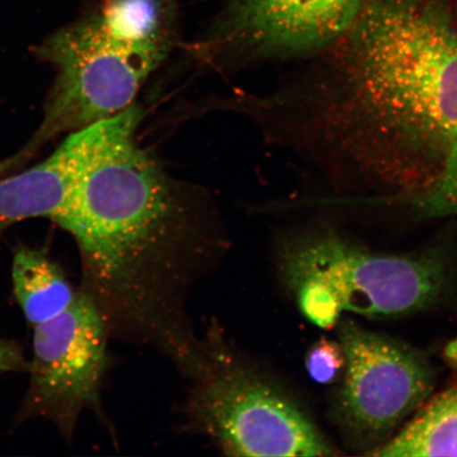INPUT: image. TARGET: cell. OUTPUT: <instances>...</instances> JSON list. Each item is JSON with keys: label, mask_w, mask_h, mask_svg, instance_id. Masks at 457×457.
<instances>
[{"label": "cell", "mask_w": 457, "mask_h": 457, "mask_svg": "<svg viewBox=\"0 0 457 457\" xmlns=\"http://www.w3.org/2000/svg\"><path fill=\"white\" fill-rule=\"evenodd\" d=\"M313 56L302 83L273 102L291 145L376 197L430 186L457 135V2L369 0Z\"/></svg>", "instance_id": "6da1fadb"}, {"label": "cell", "mask_w": 457, "mask_h": 457, "mask_svg": "<svg viewBox=\"0 0 457 457\" xmlns=\"http://www.w3.org/2000/svg\"><path fill=\"white\" fill-rule=\"evenodd\" d=\"M141 121L134 104L79 129L77 173L53 220L77 243L81 287L111 338L153 348L180 370L202 342L193 294L224 260L228 239L208 199L141 145Z\"/></svg>", "instance_id": "7a4b0ae2"}, {"label": "cell", "mask_w": 457, "mask_h": 457, "mask_svg": "<svg viewBox=\"0 0 457 457\" xmlns=\"http://www.w3.org/2000/svg\"><path fill=\"white\" fill-rule=\"evenodd\" d=\"M177 38L176 29L145 0H104L88 19L51 37L43 55L57 78L36 143L134 105Z\"/></svg>", "instance_id": "3957f363"}, {"label": "cell", "mask_w": 457, "mask_h": 457, "mask_svg": "<svg viewBox=\"0 0 457 457\" xmlns=\"http://www.w3.org/2000/svg\"><path fill=\"white\" fill-rule=\"evenodd\" d=\"M277 266L300 312L323 329L336 328L345 312L400 318L428 310L451 286L449 255L441 247L380 253L330 230L285 237Z\"/></svg>", "instance_id": "277c9868"}, {"label": "cell", "mask_w": 457, "mask_h": 457, "mask_svg": "<svg viewBox=\"0 0 457 457\" xmlns=\"http://www.w3.org/2000/svg\"><path fill=\"white\" fill-rule=\"evenodd\" d=\"M188 431L228 456H334L303 411L220 330L204 336L202 359L187 377Z\"/></svg>", "instance_id": "5b68a950"}, {"label": "cell", "mask_w": 457, "mask_h": 457, "mask_svg": "<svg viewBox=\"0 0 457 457\" xmlns=\"http://www.w3.org/2000/svg\"><path fill=\"white\" fill-rule=\"evenodd\" d=\"M111 339L98 306L82 287L59 316L34 327L30 378L16 424L44 419L72 441L83 413L104 422L102 388L112 364Z\"/></svg>", "instance_id": "8992f818"}, {"label": "cell", "mask_w": 457, "mask_h": 457, "mask_svg": "<svg viewBox=\"0 0 457 457\" xmlns=\"http://www.w3.org/2000/svg\"><path fill=\"white\" fill-rule=\"evenodd\" d=\"M336 327L345 355L337 416L353 443L370 453L431 397L436 371L424 353L403 342L352 320L341 318Z\"/></svg>", "instance_id": "52a82bcc"}, {"label": "cell", "mask_w": 457, "mask_h": 457, "mask_svg": "<svg viewBox=\"0 0 457 457\" xmlns=\"http://www.w3.org/2000/svg\"><path fill=\"white\" fill-rule=\"evenodd\" d=\"M369 0H226L202 43L241 60L316 55L345 36Z\"/></svg>", "instance_id": "ba28073f"}, {"label": "cell", "mask_w": 457, "mask_h": 457, "mask_svg": "<svg viewBox=\"0 0 457 457\" xmlns=\"http://www.w3.org/2000/svg\"><path fill=\"white\" fill-rule=\"evenodd\" d=\"M81 137L78 130L41 164L0 180V232L21 220L59 213L76 176Z\"/></svg>", "instance_id": "9c48e42d"}, {"label": "cell", "mask_w": 457, "mask_h": 457, "mask_svg": "<svg viewBox=\"0 0 457 457\" xmlns=\"http://www.w3.org/2000/svg\"><path fill=\"white\" fill-rule=\"evenodd\" d=\"M13 290L27 321L37 325L59 316L79 294L62 268L41 250L21 247L12 268Z\"/></svg>", "instance_id": "30bf717a"}, {"label": "cell", "mask_w": 457, "mask_h": 457, "mask_svg": "<svg viewBox=\"0 0 457 457\" xmlns=\"http://www.w3.org/2000/svg\"><path fill=\"white\" fill-rule=\"evenodd\" d=\"M417 428L433 456H457V378L420 411Z\"/></svg>", "instance_id": "8fae6325"}, {"label": "cell", "mask_w": 457, "mask_h": 457, "mask_svg": "<svg viewBox=\"0 0 457 457\" xmlns=\"http://www.w3.org/2000/svg\"><path fill=\"white\" fill-rule=\"evenodd\" d=\"M382 204L400 205L420 220L457 216V135L430 186L414 195L386 198Z\"/></svg>", "instance_id": "7c38bea8"}, {"label": "cell", "mask_w": 457, "mask_h": 457, "mask_svg": "<svg viewBox=\"0 0 457 457\" xmlns=\"http://www.w3.org/2000/svg\"><path fill=\"white\" fill-rule=\"evenodd\" d=\"M305 367L311 378L320 385H333L345 374V355L339 342L324 338L308 351Z\"/></svg>", "instance_id": "4fadbf2b"}, {"label": "cell", "mask_w": 457, "mask_h": 457, "mask_svg": "<svg viewBox=\"0 0 457 457\" xmlns=\"http://www.w3.org/2000/svg\"><path fill=\"white\" fill-rule=\"evenodd\" d=\"M29 361L19 343L0 340V374L28 371Z\"/></svg>", "instance_id": "5bb4252c"}]
</instances>
